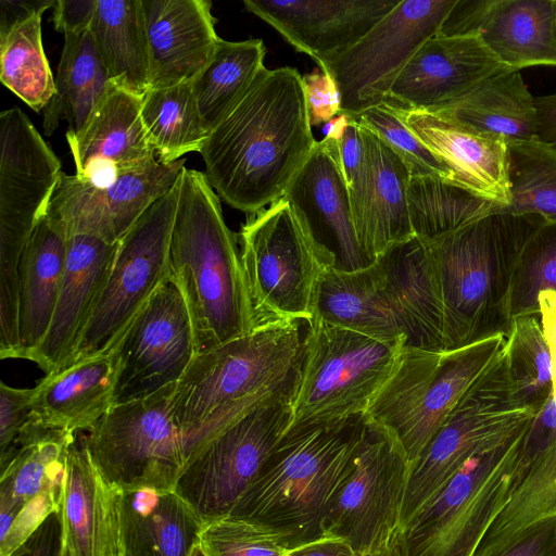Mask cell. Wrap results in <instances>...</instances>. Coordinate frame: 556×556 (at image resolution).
<instances>
[{"label": "cell", "mask_w": 556, "mask_h": 556, "mask_svg": "<svg viewBox=\"0 0 556 556\" xmlns=\"http://www.w3.org/2000/svg\"><path fill=\"white\" fill-rule=\"evenodd\" d=\"M505 341L495 336L453 351L405 346L365 417L387 430L413 463Z\"/></svg>", "instance_id": "7"}, {"label": "cell", "mask_w": 556, "mask_h": 556, "mask_svg": "<svg viewBox=\"0 0 556 556\" xmlns=\"http://www.w3.org/2000/svg\"><path fill=\"white\" fill-rule=\"evenodd\" d=\"M456 0H401L365 36L318 65L334 79L340 114L357 116L387 96L417 50L435 36Z\"/></svg>", "instance_id": "16"}, {"label": "cell", "mask_w": 556, "mask_h": 556, "mask_svg": "<svg viewBox=\"0 0 556 556\" xmlns=\"http://www.w3.org/2000/svg\"><path fill=\"white\" fill-rule=\"evenodd\" d=\"M117 369L112 350L46 375L34 387L30 419L73 433L89 430L114 405Z\"/></svg>", "instance_id": "30"}, {"label": "cell", "mask_w": 556, "mask_h": 556, "mask_svg": "<svg viewBox=\"0 0 556 556\" xmlns=\"http://www.w3.org/2000/svg\"><path fill=\"white\" fill-rule=\"evenodd\" d=\"M361 128L366 146L368 186L355 230L370 264L390 245L414 236L407 203L410 173L379 136L363 124Z\"/></svg>", "instance_id": "32"}, {"label": "cell", "mask_w": 556, "mask_h": 556, "mask_svg": "<svg viewBox=\"0 0 556 556\" xmlns=\"http://www.w3.org/2000/svg\"><path fill=\"white\" fill-rule=\"evenodd\" d=\"M114 405L176 386L198 355L186 298L169 275L132 319L118 344Z\"/></svg>", "instance_id": "17"}, {"label": "cell", "mask_w": 556, "mask_h": 556, "mask_svg": "<svg viewBox=\"0 0 556 556\" xmlns=\"http://www.w3.org/2000/svg\"><path fill=\"white\" fill-rule=\"evenodd\" d=\"M176 386L113 405L85 435L105 478L122 489L175 490L189 457L173 414Z\"/></svg>", "instance_id": "14"}, {"label": "cell", "mask_w": 556, "mask_h": 556, "mask_svg": "<svg viewBox=\"0 0 556 556\" xmlns=\"http://www.w3.org/2000/svg\"><path fill=\"white\" fill-rule=\"evenodd\" d=\"M287 556H357L342 539L323 536L316 541L294 547Z\"/></svg>", "instance_id": "56"}, {"label": "cell", "mask_w": 556, "mask_h": 556, "mask_svg": "<svg viewBox=\"0 0 556 556\" xmlns=\"http://www.w3.org/2000/svg\"><path fill=\"white\" fill-rule=\"evenodd\" d=\"M552 519H556V441L511 492L473 556H502Z\"/></svg>", "instance_id": "39"}, {"label": "cell", "mask_w": 556, "mask_h": 556, "mask_svg": "<svg viewBox=\"0 0 556 556\" xmlns=\"http://www.w3.org/2000/svg\"><path fill=\"white\" fill-rule=\"evenodd\" d=\"M401 113L412 131L451 169L454 182L503 208L508 206L507 144L504 141L477 134L433 113Z\"/></svg>", "instance_id": "29"}, {"label": "cell", "mask_w": 556, "mask_h": 556, "mask_svg": "<svg viewBox=\"0 0 556 556\" xmlns=\"http://www.w3.org/2000/svg\"><path fill=\"white\" fill-rule=\"evenodd\" d=\"M534 415L515 397L503 346L409 464L401 527L475 454Z\"/></svg>", "instance_id": "12"}, {"label": "cell", "mask_w": 556, "mask_h": 556, "mask_svg": "<svg viewBox=\"0 0 556 556\" xmlns=\"http://www.w3.org/2000/svg\"><path fill=\"white\" fill-rule=\"evenodd\" d=\"M89 30L111 81L142 97L150 63L141 0H98Z\"/></svg>", "instance_id": "36"}, {"label": "cell", "mask_w": 556, "mask_h": 556, "mask_svg": "<svg viewBox=\"0 0 556 556\" xmlns=\"http://www.w3.org/2000/svg\"><path fill=\"white\" fill-rule=\"evenodd\" d=\"M505 67L477 36L435 35L405 65L384 102L405 112L433 113Z\"/></svg>", "instance_id": "22"}, {"label": "cell", "mask_w": 556, "mask_h": 556, "mask_svg": "<svg viewBox=\"0 0 556 556\" xmlns=\"http://www.w3.org/2000/svg\"><path fill=\"white\" fill-rule=\"evenodd\" d=\"M61 162L17 106L0 114V320H18V266L62 174Z\"/></svg>", "instance_id": "11"}, {"label": "cell", "mask_w": 556, "mask_h": 556, "mask_svg": "<svg viewBox=\"0 0 556 556\" xmlns=\"http://www.w3.org/2000/svg\"><path fill=\"white\" fill-rule=\"evenodd\" d=\"M314 318L380 339L404 337L386 292L384 271L376 260L351 271L328 267L319 282Z\"/></svg>", "instance_id": "34"}, {"label": "cell", "mask_w": 556, "mask_h": 556, "mask_svg": "<svg viewBox=\"0 0 556 556\" xmlns=\"http://www.w3.org/2000/svg\"><path fill=\"white\" fill-rule=\"evenodd\" d=\"M98 0H58L53 5V26L55 30L77 34L90 29Z\"/></svg>", "instance_id": "51"}, {"label": "cell", "mask_w": 556, "mask_h": 556, "mask_svg": "<svg viewBox=\"0 0 556 556\" xmlns=\"http://www.w3.org/2000/svg\"><path fill=\"white\" fill-rule=\"evenodd\" d=\"M350 121L351 116L340 114L326 123L324 126L325 138L339 140L342 137L344 129L349 125Z\"/></svg>", "instance_id": "58"}, {"label": "cell", "mask_w": 556, "mask_h": 556, "mask_svg": "<svg viewBox=\"0 0 556 556\" xmlns=\"http://www.w3.org/2000/svg\"><path fill=\"white\" fill-rule=\"evenodd\" d=\"M399 0H244L247 11L275 28L296 51L321 61L359 40Z\"/></svg>", "instance_id": "24"}, {"label": "cell", "mask_w": 556, "mask_h": 556, "mask_svg": "<svg viewBox=\"0 0 556 556\" xmlns=\"http://www.w3.org/2000/svg\"><path fill=\"white\" fill-rule=\"evenodd\" d=\"M238 243L205 174L185 166L179 176L168 275L186 298L198 354L257 327Z\"/></svg>", "instance_id": "2"}, {"label": "cell", "mask_w": 556, "mask_h": 556, "mask_svg": "<svg viewBox=\"0 0 556 556\" xmlns=\"http://www.w3.org/2000/svg\"><path fill=\"white\" fill-rule=\"evenodd\" d=\"M437 35L477 36L510 70L556 66V0H456Z\"/></svg>", "instance_id": "20"}, {"label": "cell", "mask_w": 556, "mask_h": 556, "mask_svg": "<svg viewBox=\"0 0 556 556\" xmlns=\"http://www.w3.org/2000/svg\"><path fill=\"white\" fill-rule=\"evenodd\" d=\"M199 543L207 556H287L296 547L290 535L231 514L204 521Z\"/></svg>", "instance_id": "46"}, {"label": "cell", "mask_w": 556, "mask_h": 556, "mask_svg": "<svg viewBox=\"0 0 556 556\" xmlns=\"http://www.w3.org/2000/svg\"><path fill=\"white\" fill-rule=\"evenodd\" d=\"M407 203L413 233L425 241L503 208L452 180L431 176L409 178Z\"/></svg>", "instance_id": "41"}, {"label": "cell", "mask_w": 556, "mask_h": 556, "mask_svg": "<svg viewBox=\"0 0 556 556\" xmlns=\"http://www.w3.org/2000/svg\"><path fill=\"white\" fill-rule=\"evenodd\" d=\"M506 144L539 139L534 98L519 71L505 67L452 105L433 112Z\"/></svg>", "instance_id": "35"}, {"label": "cell", "mask_w": 556, "mask_h": 556, "mask_svg": "<svg viewBox=\"0 0 556 556\" xmlns=\"http://www.w3.org/2000/svg\"><path fill=\"white\" fill-rule=\"evenodd\" d=\"M238 240L256 325L312 321L321 276L328 267H337V261L312 237L289 202L281 198L249 215Z\"/></svg>", "instance_id": "8"}, {"label": "cell", "mask_w": 556, "mask_h": 556, "mask_svg": "<svg viewBox=\"0 0 556 556\" xmlns=\"http://www.w3.org/2000/svg\"><path fill=\"white\" fill-rule=\"evenodd\" d=\"M178 191L179 178L118 241L110 274L73 363L114 350L132 319L168 277Z\"/></svg>", "instance_id": "15"}, {"label": "cell", "mask_w": 556, "mask_h": 556, "mask_svg": "<svg viewBox=\"0 0 556 556\" xmlns=\"http://www.w3.org/2000/svg\"><path fill=\"white\" fill-rule=\"evenodd\" d=\"M203 525L175 490L123 489L126 556H190Z\"/></svg>", "instance_id": "33"}, {"label": "cell", "mask_w": 556, "mask_h": 556, "mask_svg": "<svg viewBox=\"0 0 556 556\" xmlns=\"http://www.w3.org/2000/svg\"><path fill=\"white\" fill-rule=\"evenodd\" d=\"M294 395L257 405L189 455L175 491L204 521L229 515L255 481L289 429Z\"/></svg>", "instance_id": "13"}, {"label": "cell", "mask_w": 556, "mask_h": 556, "mask_svg": "<svg viewBox=\"0 0 556 556\" xmlns=\"http://www.w3.org/2000/svg\"><path fill=\"white\" fill-rule=\"evenodd\" d=\"M538 305L540 323L551 357L553 379L552 396L556 405V292H541L538 298Z\"/></svg>", "instance_id": "54"}, {"label": "cell", "mask_w": 556, "mask_h": 556, "mask_svg": "<svg viewBox=\"0 0 556 556\" xmlns=\"http://www.w3.org/2000/svg\"><path fill=\"white\" fill-rule=\"evenodd\" d=\"M149 48V89L192 83L220 38L208 0H141Z\"/></svg>", "instance_id": "27"}, {"label": "cell", "mask_w": 556, "mask_h": 556, "mask_svg": "<svg viewBox=\"0 0 556 556\" xmlns=\"http://www.w3.org/2000/svg\"><path fill=\"white\" fill-rule=\"evenodd\" d=\"M312 126L326 124L340 115V93L334 79L320 68L302 76Z\"/></svg>", "instance_id": "50"}, {"label": "cell", "mask_w": 556, "mask_h": 556, "mask_svg": "<svg viewBox=\"0 0 556 556\" xmlns=\"http://www.w3.org/2000/svg\"><path fill=\"white\" fill-rule=\"evenodd\" d=\"M12 556H60V521L52 514Z\"/></svg>", "instance_id": "52"}, {"label": "cell", "mask_w": 556, "mask_h": 556, "mask_svg": "<svg viewBox=\"0 0 556 556\" xmlns=\"http://www.w3.org/2000/svg\"><path fill=\"white\" fill-rule=\"evenodd\" d=\"M54 3L53 0H0V33L7 31L15 23L29 17L37 11L53 8Z\"/></svg>", "instance_id": "55"}, {"label": "cell", "mask_w": 556, "mask_h": 556, "mask_svg": "<svg viewBox=\"0 0 556 556\" xmlns=\"http://www.w3.org/2000/svg\"><path fill=\"white\" fill-rule=\"evenodd\" d=\"M504 351L516 400L523 408L538 414L553 393L551 357L540 317L514 319Z\"/></svg>", "instance_id": "44"}, {"label": "cell", "mask_w": 556, "mask_h": 556, "mask_svg": "<svg viewBox=\"0 0 556 556\" xmlns=\"http://www.w3.org/2000/svg\"><path fill=\"white\" fill-rule=\"evenodd\" d=\"M312 237L336 256L337 267L369 265L355 230L349 189L324 140L317 141L283 197Z\"/></svg>", "instance_id": "26"}, {"label": "cell", "mask_w": 556, "mask_h": 556, "mask_svg": "<svg viewBox=\"0 0 556 556\" xmlns=\"http://www.w3.org/2000/svg\"><path fill=\"white\" fill-rule=\"evenodd\" d=\"M76 434L31 419L20 432L10 459L1 466L0 556H12L59 511Z\"/></svg>", "instance_id": "18"}, {"label": "cell", "mask_w": 556, "mask_h": 556, "mask_svg": "<svg viewBox=\"0 0 556 556\" xmlns=\"http://www.w3.org/2000/svg\"><path fill=\"white\" fill-rule=\"evenodd\" d=\"M509 204L502 212L556 222V146L540 139L507 144Z\"/></svg>", "instance_id": "43"}, {"label": "cell", "mask_w": 556, "mask_h": 556, "mask_svg": "<svg viewBox=\"0 0 556 556\" xmlns=\"http://www.w3.org/2000/svg\"><path fill=\"white\" fill-rule=\"evenodd\" d=\"M534 104L538 138L556 146V93L534 98Z\"/></svg>", "instance_id": "57"}, {"label": "cell", "mask_w": 556, "mask_h": 556, "mask_svg": "<svg viewBox=\"0 0 556 556\" xmlns=\"http://www.w3.org/2000/svg\"><path fill=\"white\" fill-rule=\"evenodd\" d=\"M365 426L357 415L289 428L230 514L290 535L296 547L323 538L324 513Z\"/></svg>", "instance_id": "5"}, {"label": "cell", "mask_w": 556, "mask_h": 556, "mask_svg": "<svg viewBox=\"0 0 556 556\" xmlns=\"http://www.w3.org/2000/svg\"><path fill=\"white\" fill-rule=\"evenodd\" d=\"M546 222L497 211L425 241L443 309L444 351L508 337L509 300L520 253Z\"/></svg>", "instance_id": "3"}, {"label": "cell", "mask_w": 556, "mask_h": 556, "mask_svg": "<svg viewBox=\"0 0 556 556\" xmlns=\"http://www.w3.org/2000/svg\"><path fill=\"white\" fill-rule=\"evenodd\" d=\"M190 556H207L203 548L200 546V543L194 547Z\"/></svg>", "instance_id": "59"}, {"label": "cell", "mask_w": 556, "mask_h": 556, "mask_svg": "<svg viewBox=\"0 0 556 556\" xmlns=\"http://www.w3.org/2000/svg\"><path fill=\"white\" fill-rule=\"evenodd\" d=\"M35 388H13L0 383V464L12 455L15 441L30 419Z\"/></svg>", "instance_id": "49"}, {"label": "cell", "mask_w": 556, "mask_h": 556, "mask_svg": "<svg viewBox=\"0 0 556 556\" xmlns=\"http://www.w3.org/2000/svg\"><path fill=\"white\" fill-rule=\"evenodd\" d=\"M110 83L90 30L64 35L55 94L43 109L45 134L52 135L62 121L68 124L67 131H79Z\"/></svg>", "instance_id": "37"}, {"label": "cell", "mask_w": 556, "mask_h": 556, "mask_svg": "<svg viewBox=\"0 0 556 556\" xmlns=\"http://www.w3.org/2000/svg\"><path fill=\"white\" fill-rule=\"evenodd\" d=\"M543 291L556 292V222L542 224L520 253L510 290L511 320L539 316L538 298Z\"/></svg>", "instance_id": "45"}, {"label": "cell", "mask_w": 556, "mask_h": 556, "mask_svg": "<svg viewBox=\"0 0 556 556\" xmlns=\"http://www.w3.org/2000/svg\"><path fill=\"white\" fill-rule=\"evenodd\" d=\"M316 142L302 75L283 66L264 68L200 154L217 195L251 215L283 197Z\"/></svg>", "instance_id": "1"}, {"label": "cell", "mask_w": 556, "mask_h": 556, "mask_svg": "<svg viewBox=\"0 0 556 556\" xmlns=\"http://www.w3.org/2000/svg\"><path fill=\"white\" fill-rule=\"evenodd\" d=\"M185 162V157L172 164L157 161L103 187L62 172L46 214L67 236L88 235L117 243L175 186Z\"/></svg>", "instance_id": "19"}, {"label": "cell", "mask_w": 556, "mask_h": 556, "mask_svg": "<svg viewBox=\"0 0 556 556\" xmlns=\"http://www.w3.org/2000/svg\"><path fill=\"white\" fill-rule=\"evenodd\" d=\"M405 346L404 337L380 339L313 318L289 428L365 415Z\"/></svg>", "instance_id": "9"}, {"label": "cell", "mask_w": 556, "mask_h": 556, "mask_svg": "<svg viewBox=\"0 0 556 556\" xmlns=\"http://www.w3.org/2000/svg\"><path fill=\"white\" fill-rule=\"evenodd\" d=\"M475 454L400 530L395 556H473L510 496L531 419Z\"/></svg>", "instance_id": "6"}, {"label": "cell", "mask_w": 556, "mask_h": 556, "mask_svg": "<svg viewBox=\"0 0 556 556\" xmlns=\"http://www.w3.org/2000/svg\"><path fill=\"white\" fill-rule=\"evenodd\" d=\"M386 291L406 346L444 351L443 309L427 244L416 236L378 255Z\"/></svg>", "instance_id": "28"}, {"label": "cell", "mask_w": 556, "mask_h": 556, "mask_svg": "<svg viewBox=\"0 0 556 556\" xmlns=\"http://www.w3.org/2000/svg\"><path fill=\"white\" fill-rule=\"evenodd\" d=\"M141 100L111 81L83 128L66 131L79 179L103 187L157 162L142 124Z\"/></svg>", "instance_id": "23"}, {"label": "cell", "mask_w": 556, "mask_h": 556, "mask_svg": "<svg viewBox=\"0 0 556 556\" xmlns=\"http://www.w3.org/2000/svg\"><path fill=\"white\" fill-rule=\"evenodd\" d=\"M141 119L156 160L162 164L200 152L208 136L191 83L148 89L141 100Z\"/></svg>", "instance_id": "40"}, {"label": "cell", "mask_w": 556, "mask_h": 556, "mask_svg": "<svg viewBox=\"0 0 556 556\" xmlns=\"http://www.w3.org/2000/svg\"><path fill=\"white\" fill-rule=\"evenodd\" d=\"M262 39H220L206 67L191 83L205 129L210 132L238 104L266 68Z\"/></svg>", "instance_id": "38"}, {"label": "cell", "mask_w": 556, "mask_h": 556, "mask_svg": "<svg viewBox=\"0 0 556 556\" xmlns=\"http://www.w3.org/2000/svg\"><path fill=\"white\" fill-rule=\"evenodd\" d=\"M556 441V405L553 396L533 416L523 433L517 464L510 483V494L531 472L542 456Z\"/></svg>", "instance_id": "48"}, {"label": "cell", "mask_w": 556, "mask_h": 556, "mask_svg": "<svg viewBox=\"0 0 556 556\" xmlns=\"http://www.w3.org/2000/svg\"><path fill=\"white\" fill-rule=\"evenodd\" d=\"M43 12L37 11L0 33V80L36 112L55 94V77L42 45Z\"/></svg>", "instance_id": "42"}, {"label": "cell", "mask_w": 556, "mask_h": 556, "mask_svg": "<svg viewBox=\"0 0 556 556\" xmlns=\"http://www.w3.org/2000/svg\"><path fill=\"white\" fill-rule=\"evenodd\" d=\"M303 339L299 321L273 320L195 356L173 397L189 455L257 405L296 392Z\"/></svg>", "instance_id": "4"}, {"label": "cell", "mask_w": 556, "mask_h": 556, "mask_svg": "<svg viewBox=\"0 0 556 556\" xmlns=\"http://www.w3.org/2000/svg\"><path fill=\"white\" fill-rule=\"evenodd\" d=\"M65 230L45 214L37 223L18 266L17 358L31 361L46 337L64 277Z\"/></svg>", "instance_id": "31"}, {"label": "cell", "mask_w": 556, "mask_h": 556, "mask_svg": "<svg viewBox=\"0 0 556 556\" xmlns=\"http://www.w3.org/2000/svg\"><path fill=\"white\" fill-rule=\"evenodd\" d=\"M408 472L400 444L366 418L351 467L324 513L323 536L344 540L357 556H395Z\"/></svg>", "instance_id": "10"}, {"label": "cell", "mask_w": 556, "mask_h": 556, "mask_svg": "<svg viewBox=\"0 0 556 556\" xmlns=\"http://www.w3.org/2000/svg\"><path fill=\"white\" fill-rule=\"evenodd\" d=\"M117 244L88 235L67 236L62 286L48 332L31 359L46 375L73 363L110 274Z\"/></svg>", "instance_id": "25"}, {"label": "cell", "mask_w": 556, "mask_h": 556, "mask_svg": "<svg viewBox=\"0 0 556 556\" xmlns=\"http://www.w3.org/2000/svg\"><path fill=\"white\" fill-rule=\"evenodd\" d=\"M502 556H556V519L543 522Z\"/></svg>", "instance_id": "53"}, {"label": "cell", "mask_w": 556, "mask_h": 556, "mask_svg": "<svg viewBox=\"0 0 556 556\" xmlns=\"http://www.w3.org/2000/svg\"><path fill=\"white\" fill-rule=\"evenodd\" d=\"M56 514L60 556H126L123 489L102 473L85 435L76 434L68 451Z\"/></svg>", "instance_id": "21"}, {"label": "cell", "mask_w": 556, "mask_h": 556, "mask_svg": "<svg viewBox=\"0 0 556 556\" xmlns=\"http://www.w3.org/2000/svg\"><path fill=\"white\" fill-rule=\"evenodd\" d=\"M354 117L401 157L410 177L431 176L454 181L451 169L412 131L399 109L382 102Z\"/></svg>", "instance_id": "47"}]
</instances>
